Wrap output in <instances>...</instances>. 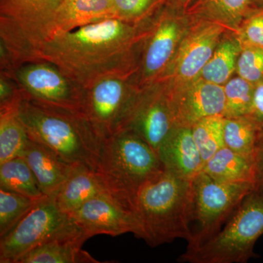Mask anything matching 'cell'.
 I'll list each match as a JSON object with an SVG mask.
<instances>
[{
    "mask_svg": "<svg viewBox=\"0 0 263 263\" xmlns=\"http://www.w3.org/2000/svg\"><path fill=\"white\" fill-rule=\"evenodd\" d=\"M252 9H262L263 0H249Z\"/></svg>",
    "mask_w": 263,
    "mask_h": 263,
    "instance_id": "cell-38",
    "label": "cell"
},
{
    "mask_svg": "<svg viewBox=\"0 0 263 263\" xmlns=\"http://www.w3.org/2000/svg\"><path fill=\"white\" fill-rule=\"evenodd\" d=\"M37 200L0 188V237L13 229Z\"/></svg>",
    "mask_w": 263,
    "mask_h": 263,
    "instance_id": "cell-30",
    "label": "cell"
},
{
    "mask_svg": "<svg viewBox=\"0 0 263 263\" xmlns=\"http://www.w3.org/2000/svg\"><path fill=\"white\" fill-rule=\"evenodd\" d=\"M138 90L136 72L104 76L84 87L82 114L103 141L122 129Z\"/></svg>",
    "mask_w": 263,
    "mask_h": 263,
    "instance_id": "cell-7",
    "label": "cell"
},
{
    "mask_svg": "<svg viewBox=\"0 0 263 263\" xmlns=\"http://www.w3.org/2000/svg\"><path fill=\"white\" fill-rule=\"evenodd\" d=\"M241 48V40L238 33L227 31L198 78L212 84L224 86L236 71Z\"/></svg>",
    "mask_w": 263,
    "mask_h": 263,
    "instance_id": "cell-24",
    "label": "cell"
},
{
    "mask_svg": "<svg viewBox=\"0 0 263 263\" xmlns=\"http://www.w3.org/2000/svg\"><path fill=\"white\" fill-rule=\"evenodd\" d=\"M22 157L32 170L41 192L48 197L57 193L75 165L29 137Z\"/></svg>",
    "mask_w": 263,
    "mask_h": 263,
    "instance_id": "cell-18",
    "label": "cell"
},
{
    "mask_svg": "<svg viewBox=\"0 0 263 263\" xmlns=\"http://www.w3.org/2000/svg\"><path fill=\"white\" fill-rule=\"evenodd\" d=\"M157 155L163 168L183 179L193 180L204 162L191 127H175L161 145Z\"/></svg>",
    "mask_w": 263,
    "mask_h": 263,
    "instance_id": "cell-17",
    "label": "cell"
},
{
    "mask_svg": "<svg viewBox=\"0 0 263 263\" xmlns=\"http://www.w3.org/2000/svg\"><path fill=\"white\" fill-rule=\"evenodd\" d=\"M254 191L250 182L227 183L202 171L193 179V240L187 249L198 247L217 234L243 200Z\"/></svg>",
    "mask_w": 263,
    "mask_h": 263,
    "instance_id": "cell-6",
    "label": "cell"
},
{
    "mask_svg": "<svg viewBox=\"0 0 263 263\" xmlns=\"http://www.w3.org/2000/svg\"><path fill=\"white\" fill-rule=\"evenodd\" d=\"M170 0H113L117 18L141 22L155 14Z\"/></svg>",
    "mask_w": 263,
    "mask_h": 263,
    "instance_id": "cell-32",
    "label": "cell"
},
{
    "mask_svg": "<svg viewBox=\"0 0 263 263\" xmlns=\"http://www.w3.org/2000/svg\"><path fill=\"white\" fill-rule=\"evenodd\" d=\"M227 31L230 30L216 22L191 18L176 54L160 81L183 82L198 78Z\"/></svg>",
    "mask_w": 263,
    "mask_h": 263,
    "instance_id": "cell-11",
    "label": "cell"
},
{
    "mask_svg": "<svg viewBox=\"0 0 263 263\" xmlns=\"http://www.w3.org/2000/svg\"><path fill=\"white\" fill-rule=\"evenodd\" d=\"M0 188L40 200L43 195L30 167L22 156L0 163Z\"/></svg>",
    "mask_w": 263,
    "mask_h": 263,
    "instance_id": "cell-26",
    "label": "cell"
},
{
    "mask_svg": "<svg viewBox=\"0 0 263 263\" xmlns=\"http://www.w3.org/2000/svg\"><path fill=\"white\" fill-rule=\"evenodd\" d=\"M53 197L45 196L8 233L0 237V262L18 263L25 254L70 226Z\"/></svg>",
    "mask_w": 263,
    "mask_h": 263,
    "instance_id": "cell-9",
    "label": "cell"
},
{
    "mask_svg": "<svg viewBox=\"0 0 263 263\" xmlns=\"http://www.w3.org/2000/svg\"><path fill=\"white\" fill-rule=\"evenodd\" d=\"M247 117L253 122L257 129L258 146L263 144V83L255 87L253 104Z\"/></svg>",
    "mask_w": 263,
    "mask_h": 263,
    "instance_id": "cell-35",
    "label": "cell"
},
{
    "mask_svg": "<svg viewBox=\"0 0 263 263\" xmlns=\"http://www.w3.org/2000/svg\"><path fill=\"white\" fill-rule=\"evenodd\" d=\"M224 87L226 118L247 117L253 104L255 86L240 76L231 78Z\"/></svg>",
    "mask_w": 263,
    "mask_h": 263,
    "instance_id": "cell-29",
    "label": "cell"
},
{
    "mask_svg": "<svg viewBox=\"0 0 263 263\" xmlns=\"http://www.w3.org/2000/svg\"><path fill=\"white\" fill-rule=\"evenodd\" d=\"M254 192L263 195V144L259 145L254 155Z\"/></svg>",
    "mask_w": 263,
    "mask_h": 263,
    "instance_id": "cell-36",
    "label": "cell"
},
{
    "mask_svg": "<svg viewBox=\"0 0 263 263\" xmlns=\"http://www.w3.org/2000/svg\"><path fill=\"white\" fill-rule=\"evenodd\" d=\"M224 115H214L202 119L192 127L195 143L204 162L224 147Z\"/></svg>",
    "mask_w": 263,
    "mask_h": 263,
    "instance_id": "cell-28",
    "label": "cell"
},
{
    "mask_svg": "<svg viewBox=\"0 0 263 263\" xmlns=\"http://www.w3.org/2000/svg\"><path fill=\"white\" fill-rule=\"evenodd\" d=\"M249 0H196L186 12L191 18L212 21L238 32L245 19L254 12Z\"/></svg>",
    "mask_w": 263,
    "mask_h": 263,
    "instance_id": "cell-22",
    "label": "cell"
},
{
    "mask_svg": "<svg viewBox=\"0 0 263 263\" xmlns=\"http://www.w3.org/2000/svg\"><path fill=\"white\" fill-rule=\"evenodd\" d=\"M263 235V195L252 192L217 234L186 249L179 262L246 263L255 257L254 246Z\"/></svg>",
    "mask_w": 263,
    "mask_h": 263,
    "instance_id": "cell-5",
    "label": "cell"
},
{
    "mask_svg": "<svg viewBox=\"0 0 263 263\" xmlns=\"http://www.w3.org/2000/svg\"><path fill=\"white\" fill-rule=\"evenodd\" d=\"M241 43V51L237 62L235 72L242 79L257 86L263 83V48L243 41Z\"/></svg>",
    "mask_w": 263,
    "mask_h": 263,
    "instance_id": "cell-31",
    "label": "cell"
},
{
    "mask_svg": "<svg viewBox=\"0 0 263 263\" xmlns=\"http://www.w3.org/2000/svg\"><path fill=\"white\" fill-rule=\"evenodd\" d=\"M175 127L165 82L159 81L139 88L122 129H127L158 152Z\"/></svg>",
    "mask_w": 263,
    "mask_h": 263,
    "instance_id": "cell-12",
    "label": "cell"
},
{
    "mask_svg": "<svg viewBox=\"0 0 263 263\" xmlns=\"http://www.w3.org/2000/svg\"><path fill=\"white\" fill-rule=\"evenodd\" d=\"M70 216L88 239L97 235L116 237L129 233L139 238V224L134 212L107 193L90 199Z\"/></svg>",
    "mask_w": 263,
    "mask_h": 263,
    "instance_id": "cell-14",
    "label": "cell"
},
{
    "mask_svg": "<svg viewBox=\"0 0 263 263\" xmlns=\"http://www.w3.org/2000/svg\"><path fill=\"white\" fill-rule=\"evenodd\" d=\"M191 18L171 1L152 15L136 72L138 87L160 81L171 65Z\"/></svg>",
    "mask_w": 263,
    "mask_h": 263,
    "instance_id": "cell-8",
    "label": "cell"
},
{
    "mask_svg": "<svg viewBox=\"0 0 263 263\" xmlns=\"http://www.w3.org/2000/svg\"><path fill=\"white\" fill-rule=\"evenodd\" d=\"M13 78L29 100L82 114L84 88L53 64H26L15 71Z\"/></svg>",
    "mask_w": 263,
    "mask_h": 263,
    "instance_id": "cell-10",
    "label": "cell"
},
{
    "mask_svg": "<svg viewBox=\"0 0 263 263\" xmlns=\"http://www.w3.org/2000/svg\"><path fill=\"white\" fill-rule=\"evenodd\" d=\"M102 193L106 192L95 171L83 164H75L53 197L59 209L70 215Z\"/></svg>",
    "mask_w": 263,
    "mask_h": 263,
    "instance_id": "cell-20",
    "label": "cell"
},
{
    "mask_svg": "<svg viewBox=\"0 0 263 263\" xmlns=\"http://www.w3.org/2000/svg\"><path fill=\"white\" fill-rule=\"evenodd\" d=\"M193 180L183 179L167 170L161 171L138 194L134 214L139 238L150 247L177 239L193 240Z\"/></svg>",
    "mask_w": 263,
    "mask_h": 263,
    "instance_id": "cell-2",
    "label": "cell"
},
{
    "mask_svg": "<svg viewBox=\"0 0 263 263\" xmlns=\"http://www.w3.org/2000/svg\"><path fill=\"white\" fill-rule=\"evenodd\" d=\"M237 32L243 42L263 48V8L247 17Z\"/></svg>",
    "mask_w": 263,
    "mask_h": 263,
    "instance_id": "cell-33",
    "label": "cell"
},
{
    "mask_svg": "<svg viewBox=\"0 0 263 263\" xmlns=\"http://www.w3.org/2000/svg\"><path fill=\"white\" fill-rule=\"evenodd\" d=\"M166 84L167 100L175 127H192L198 121L214 115H224V87L200 78Z\"/></svg>",
    "mask_w": 263,
    "mask_h": 263,
    "instance_id": "cell-13",
    "label": "cell"
},
{
    "mask_svg": "<svg viewBox=\"0 0 263 263\" xmlns=\"http://www.w3.org/2000/svg\"><path fill=\"white\" fill-rule=\"evenodd\" d=\"M61 0H0V17L20 27L33 48L41 42L48 20Z\"/></svg>",
    "mask_w": 263,
    "mask_h": 263,
    "instance_id": "cell-19",
    "label": "cell"
},
{
    "mask_svg": "<svg viewBox=\"0 0 263 263\" xmlns=\"http://www.w3.org/2000/svg\"><path fill=\"white\" fill-rule=\"evenodd\" d=\"M30 62H34L32 43L13 21L0 17V72L13 76Z\"/></svg>",
    "mask_w": 263,
    "mask_h": 263,
    "instance_id": "cell-21",
    "label": "cell"
},
{
    "mask_svg": "<svg viewBox=\"0 0 263 263\" xmlns=\"http://www.w3.org/2000/svg\"><path fill=\"white\" fill-rule=\"evenodd\" d=\"M173 4L176 5V7L184 11L186 13V11L192 6L196 0H170Z\"/></svg>",
    "mask_w": 263,
    "mask_h": 263,
    "instance_id": "cell-37",
    "label": "cell"
},
{
    "mask_svg": "<svg viewBox=\"0 0 263 263\" xmlns=\"http://www.w3.org/2000/svg\"><path fill=\"white\" fill-rule=\"evenodd\" d=\"M87 237L72 220L58 234L38 246L18 263H97L98 261L82 246Z\"/></svg>",
    "mask_w": 263,
    "mask_h": 263,
    "instance_id": "cell-16",
    "label": "cell"
},
{
    "mask_svg": "<svg viewBox=\"0 0 263 263\" xmlns=\"http://www.w3.org/2000/svg\"><path fill=\"white\" fill-rule=\"evenodd\" d=\"M152 17L141 22L105 19L57 34L33 48L34 61L57 66L83 87L110 75L137 72Z\"/></svg>",
    "mask_w": 263,
    "mask_h": 263,
    "instance_id": "cell-1",
    "label": "cell"
},
{
    "mask_svg": "<svg viewBox=\"0 0 263 263\" xmlns=\"http://www.w3.org/2000/svg\"><path fill=\"white\" fill-rule=\"evenodd\" d=\"M162 170L156 151L133 132L122 129L104 140L95 172L105 192L134 212L141 189Z\"/></svg>",
    "mask_w": 263,
    "mask_h": 263,
    "instance_id": "cell-4",
    "label": "cell"
},
{
    "mask_svg": "<svg viewBox=\"0 0 263 263\" xmlns=\"http://www.w3.org/2000/svg\"><path fill=\"white\" fill-rule=\"evenodd\" d=\"M224 142L237 153L254 157L259 143L257 129L247 117H224Z\"/></svg>",
    "mask_w": 263,
    "mask_h": 263,
    "instance_id": "cell-27",
    "label": "cell"
},
{
    "mask_svg": "<svg viewBox=\"0 0 263 263\" xmlns=\"http://www.w3.org/2000/svg\"><path fill=\"white\" fill-rule=\"evenodd\" d=\"M19 116L31 139L68 163L96 170L103 140L82 114L42 105L24 96Z\"/></svg>",
    "mask_w": 263,
    "mask_h": 263,
    "instance_id": "cell-3",
    "label": "cell"
},
{
    "mask_svg": "<svg viewBox=\"0 0 263 263\" xmlns=\"http://www.w3.org/2000/svg\"><path fill=\"white\" fill-rule=\"evenodd\" d=\"M22 100L0 107V163L22 156L28 141V134L19 116Z\"/></svg>",
    "mask_w": 263,
    "mask_h": 263,
    "instance_id": "cell-25",
    "label": "cell"
},
{
    "mask_svg": "<svg viewBox=\"0 0 263 263\" xmlns=\"http://www.w3.org/2000/svg\"><path fill=\"white\" fill-rule=\"evenodd\" d=\"M24 98V95L13 76L0 72V107L16 103Z\"/></svg>",
    "mask_w": 263,
    "mask_h": 263,
    "instance_id": "cell-34",
    "label": "cell"
},
{
    "mask_svg": "<svg viewBox=\"0 0 263 263\" xmlns=\"http://www.w3.org/2000/svg\"><path fill=\"white\" fill-rule=\"evenodd\" d=\"M202 171L221 182L254 184V157L240 155L224 146L205 162Z\"/></svg>",
    "mask_w": 263,
    "mask_h": 263,
    "instance_id": "cell-23",
    "label": "cell"
},
{
    "mask_svg": "<svg viewBox=\"0 0 263 263\" xmlns=\"http://www.w3.org/2000/svg\"><path fill=\"white\" fill-rule=\"evenodd\" d=\"M111 18H117L113 0H61L46 24L41 42Z\"/></svg>",
    "mask_w": 263,
    "mask_h": 263,
    "instance_id": "cell-15",
    "label": "cell"
}]
</instances>
